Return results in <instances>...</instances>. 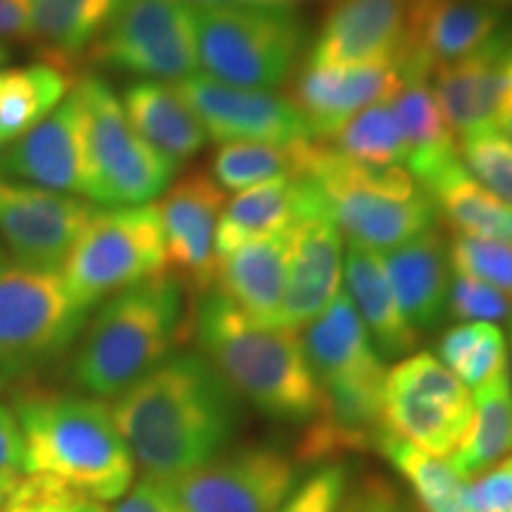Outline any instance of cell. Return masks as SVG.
I'll use <instances>...</instances> for the list:
<instances>
[{"instance_id": "6da1fadb", "label": "cell", "mask_w": 512, "mask_h": 512, "mask_svg": "<svg viewBox=\"0 0 512 512\" xmlns=\"http://www.w3.org/2000/svg\"><path fill=\"white\" fill-rule=\"evenodd\" d=\"M114 425L150 479L185 475L221 456L242 422L240 396L202 354H171L117 396Z\"/></svg>"}, {"instance_id": "7a4b0ae2", "label": "cell", "mask_w": 512, "mask_h": 512, "mask_svg": "<svg viewBox=\"0 0 512 512\" xmlns=\"http://www.w3.org/2000/svg\"><path fill=\"white\" fill-rule=\"evenodd\" d=\"M190 332L211 368L256 411L290 425H309L325 413V394L297 332L252 323L216 287L197 294Z\"/></svg>"}, {"instance_id": "3957f363", "label": "cell", "mask_w": 512, "mask_h": 512, "mask_svg": "<svg viewBox=\"0 0 512 512\" xmlns=\"http://www.w3.org/2000/svg\"><path fill=\"white\" fill-rule=\"evenodd\" d=\"M22 470L95 503L119 501L133 458L107 403L93 396L29 392L15 399Z\"/></svg>"}, {"instance_id": "277c9868", "label": "cell", "mask_w": 512, "mask_h": 512, "mask_svg": "<svg viewBox=\"0 0 512 512\" xmlns=\"http://www.w3.org/2000/svg\"><path fill=\"white\" fill-rule=\"evenodd\" d=\"M190 332L183 283L162 273L102 302L72 361V380L95 399L124 394Z\"/></svg>"}, {"instance_id": "5b68a950", "label": "cell", "mask_w": 512, "mask_h": 512, "mask_svg": "<svg viewBox=\"0 0 512 512\" xmlns=\"http://www.w3.org/2000/svg\"><path fill=\"white\" fill-rule=\"evenodd\" d=\"M302 344L325 394L323 420L339 453L375 448L384 430L387 368L347 290L306 325Z\"/></svg>"}, {"instance_id": "8992f818", "label": "cell", "mask_w": 512, "mask_h": 512, "mask_svg": "<svg viewBox=\"0 0 512 512\" xmlns=\"http://www.w3.org/2000/svg\"><path fill=\"white\" fill-rule=\"evenodd\" d=\"M309 176L320 185L330 219L354 245L389 252L437 228L432 197L406 166H373L318 143Z\"/></svg>"}, {"instance_id": "52a82bcc", "label": "cell", "mask_w": 512, "mask_h": 512, "mask_svg": "<svg viewBox=\"0 0 512 512\" xmlns=\"http://www.w3.org/2000/svg\"><path fill=\"white\" fill-rule=\"evenodd\" d=\"M192 19L197 67L228 86L273 91L306 50V27L294 8H192Z\"/></svg>"}, {"instance_id": "ba28073f", "label": "cell", "mask_w": 512, "mask_h": 512, "mask_svg": "<svg viewBox=\"0 0 512 512\" xmlns=\"http://www.w3.org/2000/svg\"><path fill=\"white\" fill-rule=\"evenodd\" d=\"M74 93L86 121V200L107 207H145L162 197L178 169L138 136L110 83L83 76Z\"/></svg>"}, {"instance_id": "9c48e42d", "label": "cell", "mask_w": 512, "mask_h": 512, "mask_svg": "<svg viewBox=\"0 0 512 512\" xmlns=\"http://www.w3.org/2000/svg\"><path fill=\"white\" fill-rule=\"evenodd\" d=\"M164 233L157 209L114 207L95 211L62 264L69 294L83 311L128 287L166 273Z\"/></svg>"}, {"instance_id": "30bf717a", "label": "cell", "mask_w": 512, "mask_h": 512, "mask_svg": "<svg viewBox=\"0 0 512 512\" xmlns=\"http://www.w3.org/2000/svg\"><path fill=\"white\" fill-rule=\"evenodd\" d=\"M88 323L60 271L0 264V377H24L60 358Z\"/></svg>"}, {"instance_id": "8fae6325", "label": "cell", "mask_w": 512, "mask_h": 512, "mask_svg": "<svg viewBox=\"0 0 512 512\" xmlns=\"http://www.w3.org/2000/svg\"><path fill=\"white\" fill-rule=\"evenodd\" d=\"M472 408L470 389L427 351L387 373L384 427L432 456H453L470 430Z\"/></svg>"}, {"instance_id": "7c38bea8", "label": "cell", "mask_w": 512, "mask_h": 512, "mask_svg": "<svg viewBox=\"0 0 512 512\" xmlns=\"http://www.w3.org/2000/svg\"><path fill=\"white\" fill-rule=\"evenodd\" d=\"M93 62L147 81L178 83L197 74L195 19L183 0H121Z\"/></svg>"}, {"instance_id": "4fadbf2b", "label": "cell", "mask_w": 512, "mask_h": 512, "mask_svg": "<svg viewBox=\"0 0 512 512\" xmlns=\"http://www.w3.org/2000/svg\"><path fill=\"white\" fill-rule=\"evenodd\" d=\"M155 482L185 512H273L299 484V470L278 448L242 446L185 475Z\"/></svg>"}, {"instance_id": "5bb4252c", "label": "cell", "mask_w": 512, "mask_h": 512, "mask_svg": "<svg viewBox=\"0 0 512 512\" xmlns=\"http://www.w3.org/2000/svg\"><path fill=\"white\" fill-rule=\"evenodd\" d=\"M209 138L219 143H278L313 140L311 128L290 95L228 86L204 74L174 83Z\"/></svg>"}, {"instance_id": "9a60e30c", "label": "cell", "mask_w": 512, "mask_h": 512, "mask_svg": "<svg viewBox=\"0 0 512 512\" xmlns=\"http://www.w3.org/2000/svg\"><path fill=\"white\" fill-rule=\"evenodd\" d=\"M95 211L79 197L0 176V240L22 266L62 268Z\"/></svg>"}, {"instance_id": "2e32d148", "label": "cell", "mask_w": 512, "mask_h": 512, "mask_svg": "<svg viewBox=\"0 0 512 512\" xmlns=\"http://www.w3.org/2000/svg\"><path fill=\"white\" fill-rule=\"evenodd\" d=\"M0 176L60 195L86 197V121L74 88L41 124L0 147Z\"/></svg>"}, {"instance_id": "e0dca14e", "label": "cell", "mask_w": 512, "mask_h": 512, "mask_svg": "<svg viewBox=\"0 0 512 512\" xmlns=\"http://www.w3.org/2000/svg\"><path fill=\"white\" fill-rule=\"evenodd\" d=\"M415 0H335L306 50V64L349 67L401 60Z\"/></svg>"}, {"instance_id": "ac0fdd59", "label": "cell", "mask_w": 512, "mask_h": 512, "mask_svg": "<svg viewBox=\"0 0 512 512\" xmlns=\"http://www.w3.org/2000/svg\"><path fill=\"white\" fill-rule=\"evenodd\" d=\"M223 207V190L204 171H192L169 185L162 200L155 204L169 266L176 271V278L195 294L214 287V240Z\"/></svg>"}, {"instance_id": "d6986e66", "label": "cell", "mask_w": 512, "mask_h": 512, "mask_svg": "<svg viewBox=\"0 0 512 512\" xmlns=\"http://www.w3.org/2000/svg\"><path fill=\"white\" fill-rule=\"evenodd\" d=\"M503 17L484 0H415L411 34L396 62L403 83L430 81L437 69L472 55L501 29Z\"/></svg>"}, {"instance_id": "ffe728a7", "label": "cell", "mask_w": 512, "mask_h": 512, "mask_svg": "<svg viewBox=\"0 0 512 512\" xmlns=\"http://www.w3.org/2000/svg\"><path fill=\"white\" fill-rule=\"evenodd\" d=\"M403 79L392 62L316 67L306 64L299 72L290 98L302 112L311 136L328 143L356 114L380 102H392Z\"/></svg>"}, {"instance_id": "44dd1931", "label": "cell", "mask_w": 512, "mask_h": 512, "mask_svg": "<svg viewBox=\"0 0 512 512\" xmlns=\"http://www.w3.org/2000/svg\"><path fill=\"white\" fill-rule=\"evenodd\" d=\"M430 86L453 133L465 136L494 126L512 98V29H498L472 55L437 69Z\"/></svg>"}, {"instance_id": "7402d4cb", "label": "cell", "mask_w": 512, "mask_h": 512, "mask_svg": "<svg viewBox=\"0 0 512 512\" xmlns=\"http://www.w3.org/2000/svg\"><path fill=\"white\" fill-rule=\"evenodd\" d=\"M342 233L330 216L306 219L292 228L290 266L278 325L299 332L316 320L342 290Z\"/></svg>"}, {"instance_id": "603a6c76", "label": "cell", "mask_w": 512, "mask_h": 512, "mask_svg": "<svg viewBox=\"0 0 512 512\" xmlns=\"http://www.w3.org/2000/svg\"><path fill=\"white\" fill-rule=\"evenodd\" d=\"M330 216L323 190L309 174L256 185L230 200L216 223V261L261 235L290 233L306 219Z\"/></svg>"}, {"instance_id": "cb8c5ba5", "label": "cell", "mask_w": 512, "mask_h": 512, "mask_svg": "<svg viewBox=\"0 0 512 512\" xmlns=\"http://www.w3.org/2000/svg\"><path fill=\"white\" fill-rule=\"evenodd\" d=\"M290 233L261 235L216 261L214 287L256 325L275 328L283 306Z\"/></svg>"}, {"instance_id": "d4e9b609", "label": "cell", "mask_w": 512, "mask_h": 512, "mask_svg": "<svg viewBox=\"0 0 512 512\" xmlns=\"http://www.w3.org/2000/svg\"><path fill=\"white\" fill-rule=\"evenodd\" d=\"M403 316L415 332L437 330L448 313L446 240L437 228L406 245L389 249L382 259Z\"/></svg>"}, {"instance_id": "484cf974", "label": "cell", "mask_w": 512, "mask_h": 512, "mask_svg": "<svg viewBox=\"0 0 512 512\" xmlns=\"http://www.w3.org/2000/svg\"><path fill=\"white\" fill-rule=\"evenodd\" d=\"M121 107L138 136L176 169L207 145L209 136L200 117L190 110L174 83L147 79L131 83L121 95Z\"/></svg>"}, {"instance_id": "4316f807", "label": "cell", "mask_w": 512, "mask_h": 512, "mask_svg": "<svg viewBox=\"0 0 512 512\" xmlns=\"http://www.w3.org/2000/svg\"><path fill=\"white\" fill-rule=\"evenodd\" d=\"M344 278H347V294L380 356L399 358L411 354L418 344V332L411 328L396 302L389 275L384 271L382 254L349 242Z\"/></svg>"}, {"instance_id": "83f0119b", "label": "cell", "mask_w": 512, "mask_h": 512, "mask_svg": "<svg viewBox=\"0 0 512 512\" xmlns=\"http://www.w3.org/2000/svg\"><path fill=\"white\" fill-rule=\"evenodd\" d=\"M392 110L399 119L408 169L422 190H427L448 166L460 162L456 133L451 131L434 98L430 81H406L394 95Z\"/></svg>"}, {"instance_id": "f1b7e54d", "label": "cell", "mask_w": 512, "mask_h": 512, "mask_svg": "<svg viewBox=\"0 0 512 512\" xmlns=\"http://www.w3.org/2000/svg\"><path fill=\"white\" fill-rule=\"evenodd\" d=\"M121 0H31V41L43 60L72 72L110 27Z\"/></svg>"}, {"instance_id": "f546056e", "label": "cell", "mask_w": 512, "mask_h": 512, "mask_svg": "<svg viewBox=\"0 0 512 512\" xmlns=\"http://www.w3.org/2000/svg\"><path fill=\"white\" fill-rule=\"evenodd\" d=\"M472 406L470 430L448 458L453 470L467 482L512 451V389L505 370L475 389Z\"/></svg>"}, {"instance_id": "4dcf8cb0", "label": "cell", "mask_w": 512, "mask_h": 512, "mask_svg": "<svg viewBox=\"0 0 512 512\" xmlns=\"http://www.w3.org/2000/svg\"><path fill=\"white\" fill-rule=\"evenodd\" d=\"M432 197L439 219L453 233L501 240L512 245V207L482 188L467 174L463 162H456L425 190Z\"/></svg>"}, {"instance_id": "1f68e13d", "label": "cell", "mask_w": 512, "mask_h": 512, "mask_svg": "<svg viewBox=\"0 0 512 512\" xmlns=\"http://www.w3.org/2000/svg\"><path fill=\"white\" fill-rule=\"evenodd\" d=\"M318 140L299 143H223L211 157V181L223 192H245L256 185L309 174Z\"/></svg>"}, {"instance_id": "d6a6232c", "label": "cell", "mask_w": 512, "mask_h": 512, "mask_svg": "<svg viewBox=\"0 0 512 512\" xmlns=\"http://www.w3.org/2000/svg\"><path fill=\"white\" fill-rule=\"evenodd\" d=\"M76 86L67 69L53 62L3 69L0 83V128L5 145L41 124ZM3 145V147H5Z\"/></svg>"}, {"instance_id": "836d02e7", "label": "cell", "mask_w": 512, "mask_h": 512, "mask_svg": "<svg viewBox=\"0 0 512 512\" xmlns=\"http://www.w3.org/2000/svg\"><path fill=\"white\" fill-rule=\"evenodd\" d=\"M377 451L406 479L425 512H470L467 508V479L460 477L448 458L432 456L396 437L384 427L375 444Z\"/></svg>"}, {"instance_id": "e575fe53", "label": "cell", "mask_w": 512, "mask_h": 512, "mask_svg": "<svg viewBox=\"0 0 512 512\" xmlns=\"http://www.w3.org/2000/svg\"><path fill=\"white\" fill-rule=\"evenodd\" d=\"M439 358L467 389H479L505 370L508 342L494 323L456 325L441 337Z\"/></svg>"}, {"instance_id": "d590c367", "label": "cell", "mask_w": 512, "mask_h": 512, "mask_svg": "<svg viewBox=\"0 0 512 512\" xmlns=\"http://www.w3.org/2000/svg\"><path fill=\"white\" fill-rule=\"evenodd\" d=\"M330 147L354 162L373 166H403L406 159V145L392 102H380L356 114L339 128Z\"/></svg>"}, {"instance_id": "8d00e7d4", "label": "cell", "mask_w": 512, "mask_h": 512, "mask_svg": "<svg viewBox=\"0 0 512 512\" xmlns=\"http://www.w3.org/2000/svg\"><path fill=\"white\" fill-rule=\"evenodd\" d=\"M460 162L475 181L512 207V143L496 126L465 133L458 140Z\"/></svg>"}, {"instance_id": "74e56055", "label": "cell", "mask_w": 512, "mask_h": 512, "mask_svg": "<svg viewBox=\"0 0 512 512\" xmlns=\"http://www.w3.org/2000/svg\"><path fill=\"white\" fill-rule=\"evenodd\" d=\"M446 252L451 273L467 275L512 297V245L508 242L453 233Z\"/></svg>"}, {"instance_id": "f35d334b", "label": "cell", "mask_w": 512, "mask_h": 512, "mask_svg": "<svg viewBox=\"0 0 512 512\" xmlns=\"http://www.w3.org/2000/svg\"><path fill=\"white\" fill-rule=\"evenodd\" d=\"M448 313L470 323H494L512 316V297L496 287L467 275L451 273L448 283Z\"/></svg>"}, {"instance_id": "ab89813d", "label": "cell", "mask_w": 512, "mask_h": 512, "mask_svg": "<svg viewBox=\"0 0 512 512\" xmlns=\"http://www.w3.org/2000/svg\"><path fill=\"white\" fill-rule=\"evenodd\" d=\"M347 498V472L342 465H323L294 486L273 512H339Z\"/></svg>"}, {"instance_id": "60d3db41", "label": "cell", "mask_w": 512, "mask_h": 512, "mask_svg": "<svg viewBox=\"0 0 512 512\" xmlns=\"http://www.w3.org/2000/svg\"><path fill=\"white\" fill-rule=\"evenodd\" d=\"M470 512H512V453L467 482Z\"/></svg>"}, {"instance_id": "b9f144b4", "label": "cell", "mask_w": 512, "mask_h": 512, "mask_svg": "<svg viewBox=\"0 0 512 512\" xmlns=\"http://www.w3.org/2000/svg\"><path fill=\"white\" fill-rule=\"evenodd\" d=\"M76 494L48 479L27 477L0 505V512H74Z\"/></svg>"}, {"instance_id": "7bdbcfd3", "label": "cell", "mask_w": 512, "mask_h": 512, "mask_svg": "<svg viewBox=\"0 0 512 512\" xmlns=\"http://www.w3.org/2000/svg\"><path fill=\"white\" fill-rule=\"evenodd\" d=\"M22 434L15 413L0 403V505L22 482Z\"/></svg>"}, {"instance_id": "ee69618b", "label": "cell", "mask_w": 512, "mask_h": 512, "mask_svg": "<svg viewBox=\"0 0 512 512\" xmlns=\"http://www.w3.org/2000/svg\"><path fill=\"white\" fill-rule=\"evenodd\" d=\"M339 512H413L401 501L399 494L380 479H368L354 494L344 498Z\"/></svg>"}, {"instance_id": "f6af8a7d", "label": "cell", "mask_w": 512, "mask_h": 512, "mask_svg": "<svg viewBox=\"0 0 512 512\" xmlns=\"http://www.w3.org/2000/svg\"><path fill=\"white\" fill-rule=\"evenodd\" d=\"M114 512H185L174 498L169 496V491L155 479L145 477L143 482H138L133 489H128L124 496L119 498Z\"/></svg>"}, {"instance_id": "bcb514c9", "label": "cell", "mask_w": 512, "mask_h": 512, "mask_svg": "<svg viewBox=\"0 0 512 512\" xmlns=\"http://www.w3.org/2000/svg\"><path fill=\"white\" fill-rule=\"evenodd\" d=\"M31 0H0V43L29 41Z\"/></svg>"}, {"instance_id": "7dc6e473", "label": "cell", "mask_w": 512, "mask_h": 512, "mask_svg": "<svg viewBox=\"0 0 512 512\" xmlns=\"http://www.w3.org/2000/svg\"><path fill=\"white\" fill-rule=\"evenodd\" d=\"M192 8H230V5H266V8H294L297 0H183Z\"/></svg>"}, {"instance_id": "c3c4849f", "label": "cell", "mask_w": 512, "mask_h": 512, "mask_svg": "<svg viewBox=\"0 0 512 512\" xmlns=\"http://www.w3.org/2000/svg\"><path fill=\"white\" fill-rule=\"evenodd\" d=\"M494 126L512 143V98L505 102V105L501 107V112L496 114Z\"/></svg>"}, {"instance_id": "681fc988", "label": "cell", "mask_w": 512, "mask_h": 512, "mask_svg": "<svg viewBox=\"0 0 512 512\" xmlns=\"http://www.w3.org/2000/svg\"><path fill=\"white\" fill-rule=\"evenodd\" d=\"M74 512H107V510L102 508L100 503L88 501V498L76 496V501H74Z\"/></svg>"}, {"instance_id": "f907efd6", "label": "cell", "mask_w": 512, "mask_h": 512, "mask_svg": "<svg viewBox=\"0 0 512 512\" xmlns=\"http://www.w3.org/2000/svg\"><path fill=\"white\" fill-rule=\"evenodd\" d=\"M505 375H508V382L512 389V316H510V347H508V361H505Z\"/></svg>"}, {"instance_id": "816d5d0a", "label": "cell", "mask_w": 512, "mask_h": 512, "mask_svg": "<svg viewBox=\"0 0 512 512\" xmlns=\"http://www.w3.org/2000/svg\"><path fill=\"white\" fill-rule=\"evenodd\" d=\"M10 57H12V50L8 43H0V67H3V64H8Z\"/></svg>"}, {"instance_id": "f5cc1de1", "label": "cell", "mask_w": 512, "mask_h": 512, "mask_svg": "<svg viewBox=\"0 0 512 512\" xmlns=\"http://www.w3.org/2000/svg\"><path fill=\"white\" fill-rule=\"evenodd\" d=\"M484 3L496 5V8H501V10H505V8H512V0H484Z\"/></svg>"}, {"instance_id": "db71d44e", "label": "cell", "mask_w": 512, "mask_h": 512, "mask_svg": "<svg viewBox=\"0 0 512 512\" xmlns=\"http://www.w3.org/2000/svg\"><path fill=\"white\" fill-rule=\"evenodd\" d=\"M0 83H3V69H0ZM5 145V140H3V128H0V147Z\"/></svg>"}, {"instance_id": "11a10c76", "label": "cell", "mask_w": 512, "mask_h": 512, "mask_svg": "<svg viewBox=\"0 0 512 512\" xmlns=\"http://www.w3.org/2000/svg\"><path fill=\"white\" fill-rule=\"evenodd\" d=\"M0 264H3V249H0Z\"/></svg>"}]
</instances>
